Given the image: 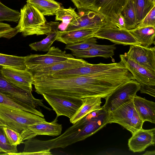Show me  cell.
<instances>
[{"label": "cell", "instance_id": "1", "mask_svg": "<svg viewBox=\"0 0 155 155\" xmlns=\"http://www.w3.org/2000/svg\"><path fill=\"white\" fill-rule=\"evenodd\" d=\"M125 80L122 77L106 79L89 76L49 75L33 79L35 91L64 98H105Z\"/></svg>", "mask_w": 155, "mask_h": 155}, {"label": "cell", "instance_id": "2", "mask_svg": "<svg viewBox=\"0 0 155 155\" xmlns=\"http://www.w3.org/2000/svg\"><path fill=\"white\" fill-rule=\"evenodd\" d=\"M101 114L99 110L90 113L56 138L45 140L34 138L26 140L23 142L25 147L23 152L25 155H34L39 151H50L51 149L58 148H64L84 140L104 127L102 120L96 118Z\"/></svg>", "mask_w": 155, "mask_h": 155}, {"label": "cell", "instance_id": "3", "mask_svg": "<svg viewBox=\"0 0 155 155\" xmlns=\"http://www.w3.org/2000/svg\"><path fill=\"white\" fill-rule=\"evenodd\" d=\"M61 74L63 76H89L110 79L132 75L120 61L108 64L88 63L84 65L62 70Z\"/></svg>", "mask_w": 155, "mask_h": 155}, {"label": "cell", "instance_id": "4", "mask_svg": "<svg viewBox=\"0 0 155 155\" xmlns=\"http://www.w3.org/2000/svg\"><path fill=\"white\" fill-rule=\"evenodd\" d=\"M20 16L16 27L25 37L36 35H48L51 30L52 21L47 22L44 15L29 3L21 8Z\"/></svg>", "mask_w": 155, "mask_h": 155}, {"label": "cell", "instance_id": "5", "mask_svg": "<svg viewBox=\"0 0 155 155\" xmlns=\"http://www.w3.org/2000/svg\"><path fill=\"white\" fill-rule=\"evenodd\" d=\"M0 120L7 127L20 133L30 125L46 121L44 117L1 104Z\"/></svg>", "mask_w": 155, "mask_h": 155}, {"label": "cell", "instance_id": "6", "mask_svg": "<svg viewBox=\"0 0 155 155\" xmlns=\"http://www.w3.org/2000/svg\"><path fill=\"white\" fill-rule=\"evenodd\" d=\"M107 124H118L132 134L142 128L143 122L139 117L134 107L133 100L115 110L107 112Z\"/></svg>", "mask_w": 155, "mask_h": 155}, {"label": "cell", "instance_id": "7", "mask_svg": "<svg viewBox=\"0 0 155 155\" xmlns=\"http://www.w3.org/2000/svg\"><path fill=\"white\" fill-rule=\"evenodd\" d=\"M140 88V84L135 79L125 82L105 98L104 109L107 112H111L133 100Z\"/></svg>", "mask_w": 155, "mask_h": 155}, {"label": "cell", "instance_id": "8", "mask_svg": "<svg viewBox=\"0 0 155 155\" xmlns=\"http://www.w3.org/2000/svg\"><path fill=\"white\" fill-rule=\"evenodd\" d=\"M2 67L0 65V92L38 110H41L40 107H42L49 111L52 110L44 104L43 100L35 98L31 92H28L20 89L7 81L2 73Z\"/></svg>", "mask_w": 155, "mask_h": 155}, {"label": "cell", "instance_id": "9", "mask_svg": "<svg viewBox=\"0 0 155 155\" xmlns=\"http://www.w3.org/2000/svg\"><path fill=\"white\" fill-rule=\"evenodd\" d=\"M74 58L72 54L67 53L58 48L52 46L45 54H31L25 57L27 69L44 67Z\"/></svg>", "mask_w": 155, "mask_h": 155}, {"label": "cell", "instance_id": "10", "mask_svg": "<svg viewBox=\"0 0 155 155\" xmlns=\"http://www.w3.org/2000/svg\"><path fill=\"white\" fill-rule=\"evenodd\" d=\"M58 117L51 122L46 121L37 122L28 126L27 128L20 133V141L34 138L39 135L56 136L61 134L62 127L58 123Z\"/></svg>", "mask_w": 155, "mask_h": 155}, {"label": "cell", "instance_id": "11", "mask_svg": "<svg viewBox=\"0 0 155 155\" xmlns=\"http://www.w3.org/2000/svg\"><path fill=\"white\" fill-rule=\"evenodd\" d=\"M94 37L98 39H106L117 44L141 45L128 30L121 29L112 26L104 25L101 27Z\"/></svg>", "mask_w": 155, "mask_h": 155}, {"label": "cell", "instance_id": "12", "mask_svg": "<svg viewBox=\"0 0 155 155\" xmlns=\"http://www.w3.org/2000/svg\"><path fill=\"white\" fill-rule=\"evenodd\" d=\"M41 95L55 111L58 117L64 116L70 119L82 103L81 99L64 98L44 94Z\"/></svg>", "mask_w": 155, "mask_h": 155}, {"label": "cell", "instance_id": "13", "mask_svg": "<svg viewBox=\"0 0 155 155\" xmlns=\"http://www.w3.org/2000/svg\"><path fill=\"white\" fill-rule=\"evenodd\" d=\"M125 54L129 58L155 75V48L131 45Z\"/></svg>", "mask_w": 155, "mask_h": 155}, {"label": "cell", "instance_id": "14", "mask_svg": "<svg viewBox=\"0 0 155 155\" xmlns=\"http://www.w3.org/2000/svg\"><path fill=\"white\" fill-rule=\"evenodd\" d=\"M130 0H94L92 10L105 18L106 23L116 20Z\"/></svg>", "mask_w": 155, "mask_h": 155}, {"label": "cell", "instance_id": "15", "mask_svg": "<svg viewBox=\"0 0 155 155\" xmlns=\"http://www.w3.org/2000/svg\"><path fill=\"white\" fill-rule=\"evenodd\" d=\"M1 71L6 79L15 87L27 92H32L33 78L26 70H21L2 66Z\"/></svg>", "mask_w": 155, "mask_h": 155}, {"label": "cell", "instance_id": "16", "mask_svg": "<svg viewBox=\"0 0 155 155\" xmlns=\"http://www.w3.org/2000/svg\"><path fill=\"white\" fill-rule=\"evenodd\" d=\"M120 61L140 86H155V75L128 58L125 53L120 54Z\"/></svg>", "mask_w": 155, "mask_h": 155}, {"label": "cell", "instance_id": "17", "mask_svg": "<svg viewBox=\"0 0 155 155\" xmlns=\"http://www.w3.org/2000/svg\"><path fill=\"white\" fill-rule=\"evenodd\" d=\"M78 14L79 18L77 23L73 25H67L64 30L98 28L105 25L106 23L105 18L103 16L93 11L79 10Z\"/></svg>", "mask_w": 155, "mask_h": 155}, {"label": "cell", "instance_id": "18", "mask_svg": "<svg viewBox=\"0 0 155 155\" xmlns=\"http://www.w3.org/2000/svg\"><path fill=\"white\" fill-rule=\"evenodd\" d=\"M88 63L82 59L74 58L48 66L26 70L31 74L34 79L52 75L60 71L84 65Z\"/></svg>", "mask_w": 155, "mask_h": 155}, {"label": "cell", "instance_id": "19", "mask_svg": "<svg viewBox=\"0 0 155 155\" xmlns=\"http://www.w3.org/2000/svg\"><path fill=\"white\" fill-rule=\"evenodd\" d=\"M132 135L128 140V145L129 150L133 152H142L148 147L155 145L154 128L149 130L142 128Z\"/></svg>", "mask_w": 155, "mask_h": 155}, {"label": "cell", "instance_id": "20", "mask_svg": "<svg viewBox=\"0 0 155 155\" xmlns=\"http://www.w3.org/2000/svg\"><path fill=\"white\" fill-rule=\"evenodd\" d=\"M100 28L58 31L56 41L66 45L77 43L94 37Z\"/></svg>", "mask_w": 155, "mask_h": 155}, {"label": "cell", "instance_id": "21", "mask_svg": "<svg viewBox=\"0 0 155 155\" xmlns=\"http://www.w3.org/2000/svg\"><path fill=\"white\" fill-rule=\"evenodd\" d=\"M133 101L135 110L140 119L144 122L155 124V103L136 95Z\"/></svg>", "mask_w": 155, "mask_h": 155}, {"label": "cell", "instance_id": "22", "mask_svg": "<svg viewBox=\"0 0 155 155\" xmlns=\"http://www.w3.org/2000/svg\"><path fill=\"white\" fill-rule=\"evenodd\" d=\"M101 98L100 97H91L81 99L82 103L70 119V122L74 124L90 113L100 109Z\"/></svg>", "mask_w": 155, "mask_h": 155}, {"label": "cell", "instance_id": "23", "mask_svg": "<svg viewBox=\"0 0 155 155\" xmlns=\"http://www.w3.org/2000/svg\"><path fill=\"white\" fill-rule=\"evenodd\" d=\"M115 44L107 45L104 47H93L84 50L71 51L76 58H87L101 57L105 58H112L116 49Z\"/></svg>", "mask_w": 155, "mask_h": 155}, {"label": "cell", "instance_id": "24", "mask_svg": "<svg viewBox=\"0 0 155 155\" xmlns=\"http://www.w3.org/2000/svg\"><path fill=\"white\" fill-rule=\"evenodd\" d=\"M128 31L141 45L149 47L155 44V27H137Z\"/></svg>", "mask_w": 155, "mask_h": 155}, {"label": "cell", "instance_id": "25", "mask_svg": "<svg viewBox=\"0 0 155 155\" xmlns=\"http://www.w3.org/2000/svg\"><path fill=\"white\" fill-rule=\"evenodd\" d=\"M59 25V22L52 21L51 31L47 36L40 41L30 44L31 49L36 51H48L56 40Z\"/></svg>", "mask_w": 155, "mask_h": 155}, {"label": "cell", "instance_id": "26", "mask_svg": "<svg viewBox=\"0 0 155 155\" xmlns=\"http://www.w3.org/2000/svg\"><path fill=\"white\" fill-rule=\"evenodd\" d=\"M26 2L32 5L46 16L55 15L61 7L60 4L54 0H27Z\"/></svg>", "mask_w": 155, "mask_h": 155}, {"label": "cell", "instance_id": "27", "mask_svg": "<svg viewBox=\"0 0 155 155\" xmlns=\"http://www.w3.org/2000/svg\"><path fill=\"white\" fill-rule=\"evenodd\" d=\"M0 104L31 112L44 117L41 110H38L16 100L0 92Z\"/></svg>", "mask_w": 155, "mask_h": 155}, {"label": "cell", "instance_id": "28", "mask_svg": "<svg viewBox=\"0 0 155 155\" xmlns=\"http://www.w3.org/2000/svg\"><path fill=\"white\" fill-rule=\"evenodd\" d=\"M0 65L21 70H26L25 57L0 53Z\"/></svg>", "mask_w": 155, "mask_h": 155}, {"label": "cell", "instance_id": "29", "mask_svg": "<svg viewBox=\"0 0 155 155\" xmlns=\"http://www.w3.org/2000/svg\"><path fill=\"white\" fill-rule=\"evenodd\" d=\"M55 20L60 21L67 25H73L78 21L79 16L75 11V8L71 7L68 8L61 7L56 12Z\"/></svg>", "mask_w": 155, "mask_h": 155}, {"label": "cell", "instance_id": "30", "mask_svg": "<svg viewBox=\"0 0 155 155\" xmlns=\"http://www.w3.org/2000/svg\"><path fill=\"white\" fill-rule=\"evenodd\" d=\"M135 11L138 24L155 6V2L151 0H131Z\"/></svg>", "mask_w": 155, "mask_h": 155}, {"label": "cell", "instance_id": "31", "mask_svg": "<svg viewBox=\"0 0 155 155\" xmlns=\"http://www.w3.org/2000/svg\"><path fill=\"white\" fill-rule=\"evenodd\" d=\"M121 13L124 18L125 27L127 29H134L137 27L138 24L131 0L129 1Z\"/></svg>", "mask_w": 155, "mask_h": 155}, {"label": "cell", "instance_id": "32", "mask_svg": "<svg viewBox=\"0 0 155 155\" xmlns=\"http://www.w3.org/2000/svg\"><path fill=\"white\" fill-rule=\"evenodd\" d=\"M96 38L93 37L80 42L67 45L64 49L71 51L84 50L93 47H104L107 45H99L97 44Z\"/></svg>", "mask_w": 155, "mask_h": 155}, {"label": "cell", "instance_id": "33", "mask_svg": "<svg viewBox=\"0 0 155 155\" xmlns=\"http://www.w3.org/2000/svg\"><path fill=\"white\" fill-rule=\"evenodd\" d=\"M20 13L6 6L0 1V22L3 21L17 22L20 18Z\"/></svg>", "mask_w": 155, "mask_h": 155}, {"label": "cell", "instance_id": "34", "mask_svg": "<svg viewBox=\"0 0 155 155\" xmlns=\"http://www.w3.org/2000/svg\"><path fill=\"white\" fill-rule=\"evenodd\" d=\"M17 146L12 144L8 139L3 127L0 126V153L4 152L3 154L10 155L18 152Z\"/></svg>", "mask_w": 155, "mask_h": 155}, {"label": "cell", "instance_id": "35", "mask_svg": "<svg viewBox=\"0 0 155 155\" xmlns=\"http://www.w3.org/2000/svg\"><path fill=\"white\" fill-rule=\"evenodd\" d=\"M18 33V28H13L8 24L0 22V38L10 39Z\"/></svg>", "mask_w": 155, "mask_h": 155}, {"label": "cell", "instance_id": "36", "mask_svg": "<svg viewBox=\"0 0 155 155\" xmlns=\"http://www.w3.org/2000/svg\"><path fill=\"white\" fill-rule=\"evenodd\" d=\"M148 26L155 27V6L151 9L140 21L137 27Z\"/></svg>", "mask_w": 155, "mask_h": 155}, {"label": "cell", "instance_id": "37", "mask_svg": "<svg viewBox=\"0 0 155 155\" xmlns=\"http://www.w3.org/2000/svg\"><path fill=\"white\" fill-rule=\"evenodd\" d=\"M11 143L17 146L21 143L20 141V133L7 127H3Z\"/></svg>", "mask_w": 155, "mask_h": 155}, {"label": "cell", "instance_id": "38", "mask_svg": "<svg viewBox=\"0 0 155 155\" xmlns=\"http://www.w3.org/2000/svg\"><path fill=\"white\" fill-rule=\"evenodd\" d=\"M79 10H92L94 0H71Z\"/></svg>", "mask_w": 155, "mask_h": 155}, {"label": "cell", "instance_id": "39", "mask_svg": "<svg viewBox=\"0 0 155 155\" xmlns=\"http://www.w3.org/2000/svg\"><path fill=\"white\" fill-rule=\"evenodd\" d=\"M139 91L141 93L147 94L154 97H155V86H140Z\"/></svg>", "mask_w": 155, "mask_h": 155}, {"label": "cell", "instance_id": "40", "mask_svg": "<svg viewBox=\"0 0 155 155\" xmlns=\"http://www.w3.org/2000/svg\"><path fill=\"white\" fill-rule=\"evenodd\" d=\"M146 155H155V151H147L144 154H143Z\"/></svg>", "mask_w": 155, "mask_h": 155}, {"label": "cell", "instance_id": "41", "mask_svg": "<svg viewBox=\"0 0 155 155\" xmlns=\"http://www.w3.org/2000/svg\"><path fill=\"white\" fill-rule=\"evenodd\" d=\"M0 126L6 127V125L0 120Z\"/></svg>", "mask_w": 155, "mask_h": 155}, {"label": "cell", "instance_id": "42", "mask_svg": "<svg viewBox=\"0 0 155 155\" xmlns=\"http://www.w3.org/2000/svg\"><path fill=\"white\" fill-rule=\"evenodd\" d=\"M152 2H155V0H151Z\"/></svg>", "mask_w": 155, "mask_h": 155}]
</instances>
